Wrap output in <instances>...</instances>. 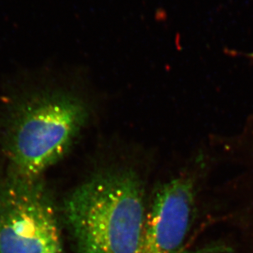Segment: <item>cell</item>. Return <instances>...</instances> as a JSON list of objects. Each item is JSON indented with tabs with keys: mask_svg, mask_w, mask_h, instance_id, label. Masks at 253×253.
I'll return each mask as SVG.
<instances>
[{
	"mask_svg": "<svg viewBox=\"0 0 253 253\" xmlns=\"http://www.w3.org/2000/svg\"><path fill=\"white\" fill-rule=\"evenodd\" d=\"M195 181L180 176L158 188L146 213L138 253H178L192 224Z\"/></svg>",
	"mask_w": 253,
	"mask_h": 253,
	"instance_id": "obj_4",
	"label": "cell"
},
{
	"mask_svg": "<svg viewBox=\"0 0 253 253\" xmlns=\"http://www.w3.org/2000/svg\"><path fill=\"white\" fill-rule=\"evenodd\" d=\"M88 117L85 103L63 91H40L18 99L7 110L1 130L8 173L42 178L68 153Z\"/></svg>",
	"mask_w": 253,
	"mask_h": 253,
	"instance_id": "obj_2",
	"label": "cell"
},
{
	"mask_svg": "<svg viewBox=\"0 0 253 253\" xmlns=\"http://www.w3.org/2000/svg\"><path fill=\"white\" fill-rule=\"evenodd\" d=\"M244 189L247 212L253 221V138L247 158Z\"/></svg>",
	"mask_w": 253,
	"mask_h": 253,
	"instance_id": "obj_5",
	"label": "cell"
},
{
	"mask_svg": "<svg viewBox=\"0 0 253 253\" xmlns=\"http://www.w3.org/2000/svg\"><path fill=\"white\" fill-rule=\"evenodd\" d=\"M54 201L41 178L8 173L0 182V253H62Z\"/></svg>",
	"mask_w": 253,
	"mask_h": 253,
	"instance_id": "obj_3",
	"label": "cell"
},
{
	"mask_svg": "<svg viewBox=\"0 0 253 253\" xmlns=\"http://www.w3.org/2000/svg\"><path fill=\"white\" fill-rule=\"evenodd\" d=\"M64 214L78 253H138L143 185L131 169L104 171L74 190Z\"/></svg>",
	"mask_w": 253,
	"mask_h": 253,
	"instance_id": "obj_1",
	"label": "cell"
}]
</instances>
